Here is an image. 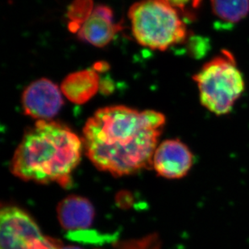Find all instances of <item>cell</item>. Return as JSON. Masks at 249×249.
Here are the masks:
<instances>
[{
	"instance_id": "6da1fadb",
	"label": "cell",
	"mask_w": 249,
	"mask_h": 249,
	"mask_svg": "<svg viewBox=\"0 0 249 249\" xmlns=\"http://www.w3.org/2000/svg\"><path fill=\"white\" fill-rule=\"evenodd\" d=\"M165 124V115L158 111L106 107L86 123L83 147L97 169L115 177L129 175L153 166Z\"/></svg>"
},
{
	"instance_id": "7a4b0ae2",
	"label": "cell",
	"mask_w": 249,
	"mask_h": 249,
	"mask_svg": "<svg viewBox=\"0 0 249 249\" xmlns=\"http://www.w3.org/2000/svg\"><path fill=\"white\" fill-rule=\"evenodd\" d=\"M83 142L70 127L38 120L28 128L12 158V174L24 181L70 186L80 162Z\"/></svg>"
},
{
	"instance_id": "3957f363",
	"label": "cell",
	"mask_w": 249,
	"mask_h": 249,
	"mask_svg": "<svg viewBox=\"0 0 249 249\" xmlns=\"http://www.w3.org/2000/svg\"><path fill=\"white\" fill-rule=\"evenodd\" d=\"M128 17L134 37L144 47L165 51L186 40L187 30L180 12L163 0L135 2Z\"/></svg>"
},
{
	"instance_id": "277c9868",
	"label": "cell",
	"mask_w": 249,
	"mask_h": 249,
	"mask_svg": "<svg viewBox=\"0 0 249 249\" xmlns=\"http://www.w3.org/2000/svg\"><path fill=\"white\" fill-rule=\"evenodd\" d=\"M200 102L217 115L228 114L245 91L244 77L233 55L227 50L207 61L194 76Z\"/></svg>"
},
{
	"instance_id": "5b68a950",
	"label": "cell",
	"mask_w": 249,
	"mask_h": 249,
	"mask_svg": "<svg viewBox=\"0 0 249 249\" xmlns=\"http://www.w3.org/2000/svg\"><path fill=\"white\" fill-rule=\"evenodd\" d=\"M1 249H61V243L43 235L33 218L20 208L4 207L0 215Z\"/></svg>"
},
{
	"instance_id": "8992f818",
	"label": "cell",
	"mask_w": 249,
	"mask_h": 249,
	"mask_svg": "<svg viewBox=\"0 0 249 249\" xmlns=\"http://www.w3.org/2000/svg\"><path fill=\"white\" fill-rule=\"evenodd\" d=\"M22 107L27 115L38 120H50L63 106L62 92L47 78H40L28 85L23 92Z\"/></svg>"
},
{
	"instance_id": "52a82bcc",
	"label": "cell",
	"mask_w": 249,
	"mask_h": 249,
	"mask_svg": "<svg viewBox=\"0 0 249 249\" xmlns=\"http://www.w3.org/2000/svg\"><path fill=\"white\" fill-rule=\"evenodd\" d=\"M193 153L179 140H166L156 149L153 167L158 175L167 179H180L193 166Z\"/></svg>"
},
{
	"instance_id": "ba28073f",
	"label": "cell",
	"mask_w": 249,
	"mask_h": 249,
	"mask_svg": "<svg viewBox=\"0 0 249 249\" xmlns=\"http://www.w3.org/2000/svg\"><path fill=\"white\" fill-rule=\"evenodd\" d=\"M121 29V24L114 22L112 10L105 5H99L79 28L78 37L89 45L105 47Z\"/></svg>"
},
{
	"instance_id": "9c48e42d",
	"label": "cell",
	"mask_w": 249,
	"mask_h": 249,
	"mask_svg": "<svg viewBox=\"0 0 249 249\" xmlns=\"http://www.w3.org/2000/svg\"><path fill=\"white\" fill-rule=\"evenodd\" d=\"M94 207L89 200L77 195L64 198L57 207V218L61 227L70 231L86 230L94 219Z\"/></svg>"
},
{
	"instance_id": "30bf717a",
	"label": "cell",
	"mask_w": 249,
	"mask_h": 249,
	"mask_svg": "<svg viewBox=\"0 0 249 249\" xmlns=\"http://www.w3.org/2000/svg\"><path fill=\"white\" fill-rule=\"evenodd\" d=\"M99 89L100 79L94 69L71 73L66 76L61 85V92L66 99L78 105L89 101Z\"/></svg>"
},
{
	"instance_id": "8fae6325",
	"label": "cell",
	"mask_w": 249,
	"mask_h": 249,
	"mask_svg": "<svg viewBox=\"0 0 249 249\" xmlns=\"http://www.w3.org/2000/svg\"><path fill=\"white\" fill-rule=\"evenodd\" d=\"M214 16L226 24H237L249 13V0H211Z\"/></svg>"
},
{
	"instance_id": "7c38bea8",
	"label": "cell",
	"mask_w": 249,
	"mask_h": 249,
	"mask_svg": "<svg viewBox=\"0 0 249 249\" xmlns=\"http://www.w3.org/2000/svg\"><path fill=\"white\" fill-rule=\"evenodd\" d=\"M92 0H74L68 10L69 27L73 32H78L93 12Z\"/></svg>"
},
{
	"instance_id": "4fadbf2b",
	"label": "cell",
	"mask_w": 249,
	"mask_h": 249,
	"mask_svg": "<svg viewBox=\"0 0 249 249\" xmlns=\"http://www.w3.org/2000/svg\"><path fill=\"white\" fill-rule=\"evenodd\" d=\"M119 249H161V245L159 238L156 235H152L141 240L122 243Z\"/></svg>"
},
{
	"instance_id": "5bb4252c",
	"label": "cell",
	"mask_w": 249,
	"mask_h": 249,
	"mask_svg": "<svg viewBox=\"0 0 249 249\" xmlns=\"http://www.w3.org/2000/svg\"><path fill=\"white\" fill-rule=\"evenodd\" d=\"M179 12L189 15L199 7L202 0H163Z\"/></svg>"
},
{
	"instance_id": "9a60e30c",
	"label": "cell",
	"mask_w": 249,
	"mask_h": 249,
	"mask_svg": "<svg viewBox=\"0 0 249 249\" xmlns=\"http://www.w3.org/2000/svg\"><path fill=\"white\" fill-rule=\"evenodd\" d=\"M61 249H82L81 248L77 247V246H65L61 247Z\"/></svg>"
}]
</instances>
